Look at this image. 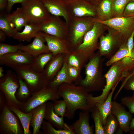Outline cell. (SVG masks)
I'll list each match as a JSON object with an SVG mask.
<instances>
[{
    "instance_id": "31",
    "label": "cell",
    "mask_w": 134,
    "mask_h": 134,
    "mask_svg": "<svg viewBox=\"0 0 134 134\" xmlns=\"http://www.w3.org/2000/svg\"><path fill=\"white\" fill-rule=\"evenodd\" d=\"M10 110L19 118L23 128L24 134H30L29 126L32 115V111L29 113H25L14 107H11Z\"/></svg>"
},
{
    "instance_id": "30",
    "label": "cell",
    "mask_w": 134,
    "mask_h": 134,
    "mask_svg": "<svg viewBox=\"0 0 134 134\" xmlns=\"http://www.w3.org/2000/svg\"><path fill=\"white\" fill-rule=\"evenodd\" d=\"M53 56L51 52L38 55L34 57L30 67L36 71L43 73L46 66Z\"/></svg>"
},
{
    "instance_id": "37",
    "label": "cell",
    "mask_w": 134,
    "mask_h": 134,
    "mask_svg": "<svg viewBox=\"0 0 134 134\" xmlns=\"http://www.w3.org/2000/svg\"><path fill=\"white\" fill-rule=\"evenodd\" d=\"M48 122L43 123V128L45 133L49 134H74L71 126L68 128L63 129H55Z\"/></svg>"
},
{
    "instance_id": "48",
    "label": "cell",
    "mask_w": 134,
    "mask_h": 134,
    "mask_svg": "<svg viewBox=\"0 0 134 134\" xmlns=\"http://www.w3.org/2000/svg\"><path fill=\"white\" fill-rule=\"evenodd\" d=\"M8 4L7 0H0V9L2 10L7 7Z\"/></svg>"
},
{
    "instance_id": "55",
    "label": "cell",
    "mask_w": 134,
    "mask_h": 134,
    "mask_svg": "<svg viewBox=\"0 0 134 134\" xmlns=\"http://www.w3.org/2000/svg\"><path fill=\"white\" fill-rule=\"evenodd\" d=\"M63 0V1H64L65 2H67V1H71L73 0Z\"/></svg>"
},
{
    "instance_id": "32",
    "label": "cell",
    "mask_w": 134,
    "mask_h": 134,
    "mask_svg": "<svg viewBox=\"0 0 134 134\" xmlns=\"http://www.w3.org/2000/svg\"><path fill=\"white\" fill-rule=\"evenodd\" d=\"M0 30L9 37L13 38L17 31L13 27L6 17L3 13L0 15Z\"/></svg>"
},
{
    "instance_id": "36",
    "label": "cell",
    "mask_w": 134,
    "mask_h": 134,
    "mask_svg": "<svg viewBox=\"0 0 134 134\" xmlns=\"http://www.w3.org/2000/svg\"><path fill=\"white\" fill-rule=\"evenodd\" d=\"M91 111L94 122L95 134H105L103 125L100 118L99 111L95 105Z\"/></svg>"
},
{
    "instance_id": "47",
    "label": "cell",
    "mask_w": 134,
    "mask_h": 134,
    "mask_svg": "<svg viewBox=\"0 0 134 134\" xmlns=\"http://www.w3.org/2000/svg\"><path fill=\"white\" fill-rule=\"evenodd\" d=\"M134 75V65L129 70L127 76L122 80V84L129 77Z\"/></svg>"
},
{
    "instance_id": "3",
    "label": "cell",
    "mask_w": 134,
    "mask_h": 134,
    "mask_svg": "<svg viewBox=\"0 0 134 134\" xmlns=\"http://www.w3.org/2000/svg\"><path fill=\"white\" fill-rule=\"evenodd\" d=\"M130 67V62L127 57L112 64L104 74L106 84L101 94L97 97H92L93 103L95 104L97 102L105 101L112 90L116 87L120 81L127 76Z\"/></svg>"
},
{
    "instance_id": "10",
    "label": "cell",
    "mask_w": 134,
    "mask_h": 134,
    "mask_svg": "<svg viewBox=\"0 0 134 134\" xmlns=\"http://www.w3.org/2000/svg\"><path fill=\"white\" fill-rule=\"evenodd\" d=\"M39 24L40 31L62 39H66L67 24L60 17L51 15Z\"/></svg>"
},
{
    "instance_id": "23",
    "label": "cell",
    "mask_w": 134,
    "mask_h": 134,
    "mask_svg": "<svg viewBox=\"0 0 134 134\" xmlns=\"http://www.w3.org/2000/svg\"><path fill=\"white\" fill-rule=\"evenodd\" d=\"M44 118L58 129L68 128L70 127L65 123L64 117H60L55 113L53 103H51L47 104Z\"/></svg>"
},
{
    "instance_id": "28",
    "label": "cell",
    "mask_w": 134,
    "mask_h": 134,
    "mask_svg": "<svg viewBox=\"0 0 134 134\" xmlns=\"http://www.w3.org/2000/svg\"><path fill=\"white\" fill-rule=\"evenodd\" d=\"M65 57L67 64L81 69L84 67L88 61L84 55L75 50L66 54Z\"/></svg>"
},
{
    "instance_id": "1",
    "label": "cell",
    "mask_w": 134,
    "mask_h": 134,
    "mask_svg": "<svg viewBox=\"0 0 134 134\" xmlns=\"http://www.w3.org/2000/svg\"><path fill=\"white\" fill-rule=\"evenodd\" d=\"M58 93L66 103L65 116L69 119L73 118L76 110L91 111L95 105L91 100L93 94L80 85L63 83L58 88Z\"/></svg>"
},
{
    "instance_id": "25",
    "label": "cell",
    "mask_w": 134,
    "mask_h": 134,
    "mask_svg": "<svg viewBox=\"0 0 134 134\" xmlns=\"http://www.w3.org/2000/svg\"><path fill=\"white\" fill-rule=\"evenodd\" d=\"M116 87H114L112 90L105 101L102 102H97L95 104L99 111L103 126L105 124L108 116L112 113V98Z\"/></svg>"
},
{
    "instance_id": "29",
    "label": "cell",
    "mask_w": 134,
    "mask_h": 134,
    "mask_svg": "<svg viewBox=\"0 0 134 134\" xmlns=\"http://www.w3.org/2000/svg\"><path fill=\"white\" fill-rule=\"evenodd\" d=\"M67 63L65 56L63 65L53 79L49 83L48 86L58 88L62 84H72L68 76L67 70Z\"/></svg>"
},
{
    "instance_id": "16",
    "label": "cell",
    "mask_w": 134,
    "mask_h": 134,
    "mask_svg": "<svg viewBox=\"0 0 134 134\" xmlns=\"http://www.w3.org/2000/svg\"><path fill=\"white\" fill-rule=\"evenodd\" d=\"M112 113L116 117L119 127L125 132L130 131V126L132 119V114L127 111L121 103L115 101H112Z\"/></svg>"
},
{
    "instance_id": "41",
    "label": "cell",
    "mask_w": 134,
    "mask_h": 134,
    "mask_svg": "<svg viewBox=\"0 0 134 134\" xmlns=\"http://www.w3.org/2000/svg\"><path fill=\"white\" fill-rule=\"evenodd\" d=\"M121 104L128 109L132 114L134 113V92L131 96H125L121 99Z\"/></svg>"
},
{
    "instance_id": "49",
    "label": "cell",
    "mask_w": 134,
    "mask_h": 134,
    "mask_svg": "<svg viewBox=\"0 0 134 134\" xmlns=\"http://www.w3.org/2000/svg\"><path fill=\"white\" fill-rule=\"evenodd\" d=\"M6 34L3 31L0 30V41L1 42L4 41L6 39Z\"/></svg>"
},
{
    "instance_id": "18",
    "label": "cell",
    "mask_w": 134,
    "mask_h": 134,
    "mask_svg": "<svg viewBox=\"0 0 134 134\" xmlns=\"http://www.w3.org/2000/svg\"><path fill=\"white\" fill-rule=\"evenodd\" d=\"M33 42L26 45H20V50L25 52L34 57L43 53L51 52L47 46L45 44L46 41L41 34L34 38Z\"/></svg>"
},
{
    "instance_id": "22",
    "label": "cell",
    "mask_w": 134,
    "mask_h": 134,
    "mask_svg": "<svg viewBox=\"0 0 134 134\" xmlns=\"http://www.w3.org/2000/svg\"><path fill=\"white\" fill-rule=\"evenodd\" d=\"M41 32L39 23H30L24 27L22 31L17 32L13 38L20 41L30 42L40 35Z\"/></svg>"
},
{
    "instance_id": "51",
    "label": "cell",
    "mask_w": 134,
    "mask_h": 134,
    "mask_svg": "<svg viewBox=\"0 0 134 134\" xmlns=\"http://www.w3.org/2000/svg\"><path fill=\"white\" fill-rule=\"evenodd\" d=\"M130 130H134V118L132 119L131 121L130 124Z\"/></svg>"
},
{
    "instance_id": "56",
    "label": "cell",
    "mask_w": 134,
    "mask_h": 134,
    "mask_svg": "<svg viewBox=\"0 0 134 134\" xmlns=\"http://www.w3.org/2000/svg\"><path fill=\"white\" fill-rule=\"evenodd\" d=\"M130 1H134V0H130Z\"/></svg>"
},
{
    "instance_id": "21",
    "label": "cell",
    "mask_w": 134,
    "mask_h": 134,
    "mask_svg": "<svg viewBox=\"0 0 134 134\" xmlns=\"http://www.w3.org/2000/svg\"><path fill=\"white\" fill-rule=\"evenodd\" d=\"M0 122L2 128L6 132L14 134L19 133L20 129L17 120L7 107H5L3 110Z\"/></svg>"
},
{
    "instance_id": "9",
    "label": "cell",
    "mask_w": 134,
    "mask_h": 134,
    "mask_svg": "<svg viewBox=\"0 0 134 134\" xmlns=\"http://www.w3.org/2000/svg\"><path fill=\"white\" fill-rule=\"evenodd\" d=\"M99 20L107 27L116 31L123 44L127 43L128 39L134 31V17H118L105 21Z\"/></svg>"
},
{
    "instance_id": "45",
    "label": "cell",
    "mask_w": 134,
    "mask_h": 134,
    "mask_svg": "<svg viewBox=\"0 0 134 134\" xmlns=\"http://www.w3.org/2000/svg\"><path fill=\"white\" fill-rule=\"evenodd\" d=\"M134 31L128 39L127 43L129 52L128 56H134V52L133 51L134 44Z\"/></svg>"
},
{
    "instance_id": "39",
    "label": "cell",
    "mask_w": 134,
    "mask_h": 134,
    "mask_svg": "<svg viewBox=\"0 0 134 134\" xmlns=\"http://www.w3.org/2000/svg\"><path fill=\"white\" fill-rule=\"evenodd\" d=\"M53 105L54 112L57 115L61 117L65 116L67 106L64 100L54 101Z\"/></svg>"
},
{
    "instance_id": "8",
    "label": "cell",
    "mask_w": 134,
    "mask_h": 134,
    "mask_svg": "<svg viewBox=\"0 0 134 134\" xmlns=\"http://www.w3.org/2000/svg\"><path fill=\"white\" fill-rule=\"evenodd\" d=\"M22 5L21 10L29 24L39 23L51 15L41 0H28Z\"/></svg>"
},
{
    "instance_id": "38",
    "label": "cell",
    "mask_w": 134,
    "mask_h": 134,
    "mask_svg": "<svg viewBox=\"0 0 134 134\" xmlns=\"http://www.w3.org/2000/svg\"><path fill=\"white\" fill-rule=\"evenodd\" d=\"M81 69L67 64V70L69 77L72 83L78 84L82 79L81 75Z\"/></svg>"
},
{
    "instance_id": "5",
    "label": "cell",
    "mask_w": 134,
    "mask_h": 134,
    "mask_svg": "<svg viewBox=\"0 0 134 134\" xmlns=\"http://www.w3.org/2000/svg\"><path fill=\"white\" fill-rule=\"evenodd\" d=\"M107 27L97 19L92 28L85 35L82 43L74 50L89 60L98 49L99 39L107 30Z\"/></svg>"
},
{
    "instance_id": "6",
    "label": "cell",
    "mask_w": 134,
    "mask_h": 134,
    "mask_svg": "<svg viewBox=\"0 0 134 134\" xmlns=\"http://www.w3.org/2000/svg\"><path fill=\"white\" fill-rule=\"evenodd\" d=\"M19 79L24 80L30 90L35 92L48 86L49 82L43 73L36 71L30 66H27L14 69Z\"/></svg>"
},
{
    "instance_id": "33",
    "label": "cell",
    "mask_w": 134,
    "mask_h": 134,
    "mask_svg": "<svg viewBox=\"0 0 134 134\" xmlns=\"http://www.w3.org/2000/svg\"><path fill=\"white\" fill-rule=\"evenodd\" d=\"M127 43L121 45L116 53L106 62V66H110L114 63L129 56V52Z\"/></svg>"
},
{
    "instance_id": "53",
    "label": "cell",
    "mask_w": 134,
    "mask_h": 134,
    "mask_svg": "<svg viewBox=\"0 0 134 134\" xmlns=\"http://www.w3.org/2000/svg\"><path fill=\"white\" fill-rule=\"evenodd\" d=\"M117 132V134H122L123 132V131L119 127V129L118 130Z\"/></svg>"
},
{
    "instance_id": "2",
    "label": "cell",
    "mask_w": 134,
    "mask_h": 134,
    "mask_svg": "<svg viewBox=\"0 0 134 134\" xmlns=\"http://www.w3.org/2000/svg\"><path fill=\"white\" fill-rule=\"evenodd\" d=\"M102 57L98 51L90 58L84 67L85 77L78 84L89 93L102 91L105 85V78L103 74L104 58Z\"/></svg>"
},
{
    "instance_id": "4",
    "label": "cell",
    "mask_w": 134,
    "mask_h": 134,
    "mask_svg": "<svg viewBox=\"0 0 134 134\" xmlns=\"http://www.w3.org/2000/svg\"><path fill=\"white\" fill-rule=\"evenodd\" d=\"M97 19L92 17H72L67 23L66 40L72 50H74L82 42L86 33L93 27Z\"/></svg>"
},
{
    "instance_id": "57",
    "label": "cell",
    "mask_w": 134,
    "mask_h": 134,
    "mask_svg": "<svg viewBox=\"0 0 134 134\" xmlns=\"http://www.w3.org/2000/svg\"><path fill=\"white\" fill-rule=\"evenodd\" d=\"M133 49H134V46Z\"/></svg>"
},
{
    "instance_id": "35",
    "label": "cell",
    "mask_w": 134,
    "mask_h": 134,
    "mask_svg": "<svg viewBox=\"0 0 134 134\" xmlns=\"http://www.w3.org/2000/svg\"><path fill=\"white\" fill-rule=\"evenodd\" d=\"M119 127L116 117L112 114H111L107 118L106 123L103 126L105 134H114Z\"/></svg>"
},
{
    "instance_id": "43",
    "label": "cell",
    "mask_w": 134,
    "mask_h": 134,
    "mask_svg": "<svg viewBox=\"0 0 134 134\" xmlns=\"http://www.w3.org/2000/svg\"><path fill=\"white\" fill-rule=\"evenodd\" d=\"M124 88L125 89L134 91V75L127 79L122 84L119 90L114 98L115 99L122 89Z\"/></svg>"
},
{
    "instance_id": "20",
    "label": "cell",
    "mask_w": 134,
    "mask_h": 134,
    "mask_svg": "<svg viewBox=\"0 0 134 134\" xmlns=\"http://www.w3.org/2000/svg\"><path fill=\"white\" fill-rule=\"evenodd\" d=\"M89 112H80L78 119L71 126L74 134H93L94 130L92 126H90L89 121Z\"/></svg>"
},
{
    "instance_id": "11",
    "label": "cell",
    "mask_w": 134,
    "mask_h": 134,
    "mask_svg": "<svg viewBox=\"0 0 134 134\" xmlns=\"http://www.w3.org/2000/svg\"><path fill=\"white\" fill-rule=\"evenodd\" d=\"M58 88L48 85L35 92L25 104L24 109L25 112H29L48 100L54 101L57 100L60 97L58 94Z\"/></svg>"
},
{
    "instance_id": "19",
    "label": "cell",
    "mask_w": 134,
    "mask_h": 134,
    "mask_svg": "<svg viewBox=\"0 0 134 134\" xmlns=\"http://www.w3.org/2000/svg\"><path fill=\"white\" fill-rule=\"evenodd\" d=\"M66 54L60 53L54 56L45 67L43 73L49 83L61 69Z\"/></svg>"
},
{
    "instance_id": "15",
    "label": "cell",
    "mask_w": 134,
    "mask_h": 134,
    "mask_svg": "<svg viewBox=\"0 0 134 134\" xmlns=\"http://www.w3.org/2000/svg\"><path fill=\"white\" fill-rule=\"evenodd\" d=\"M47 45L54 56L63 53L67 54L72 50L66 39L50 35L41 32Z\"/></svg>"
},
{
    "instance_id": "14",
    "label": "cell",
    "mask_w": 134,
    "mask_h": 134,
    "mask_svg": "<svg viewBox=\"0 0 134 134\" xmlns=\"http://www.w3.org/2000/svg\"><path fill=\"white\" fill-rule=\"evenodd\" d=\"M3 77L0 82L1 89L12 101L18 103L19 102L16 97L15 94L19 85V82L15 73L11 70H8Z\"/></svg>"
},
{
    "instance_id": "24",
    "label": "cell",
    "mask_w": 134,
    "mask_h": 134,
    "mask_svg": "<svg viewBox=\"0 0 134 134\" xmlns=\"http://www.w3.org/2000/svg\"><path fill=\"white\" fill-rule=\"evenodd\" d=\"M47 104L46 102L33 109L30 124L33 128V134H37L44 118Z\"/></svg>"
},
{
    "instance_id": "13",
    "label": "cell",
    "mask_w": 134,
    "mask_h": 134,
    "mask_svg": "<svg viewBox=\"0 0 134 134\" xmlns=\"http://www.w3.org/2000/svg\"><path fill=\"white\" fill-rule=\"evenodd\" d=\"M72 17H92L96 18V6L85 0H73L65 2Z\"/></svg>"
},
{
    "instance_id": "17",
    "label": "cell",
    "mask_w": 134,
    "mask_h": 134,
    "mask_svg": "<svg viewBox=\"0 0 134 134\" xmlns=\"http://www.w3.org/2000/svg\"><path fill=\"white\" fill-rule=\"evenodd\" d=\"M51 15L63 17L67 23L72 17L70 14L65 1L62 0H41Z\"/></svg>"
},
{
    "instance_id": "12",
    "label": "cell",
    "mask_w": 134,
    "mask_h": 134,
    "mask_svg": "<svg viewBox=\"0 0 134 134\" xmlns=\"http://www.w3.org/2000/svg\"><path fill=\"white\" fill-rule=\"evenodd\" d=\"M34 57L20 50L0 57V65L11 67L13 69L27 66H30Z\"/></svg>"
},
{
    "instance_id": "40",
    "label": "cell",
    "mask_w": 134,
    "mask_h": 134,
    "mask_svg": "<svg viewBox=\"0 0 134 134\" xmlns=\"http://www.w3.org/2000/svg\"><path fill=\"white\" fill-rule=\"evenodd\" d=\"M20 45H12L0 42V57L7 54L16 52L20 49Z\"/></svg>"
},
{
    "instance_id": "46",
    "label": "cell",
    "mask_w": 134,
    "mask_h": 134,
    "mask_svg": "<svg viewBox=\"0 0 134 134\" xmlns=\"http://www.w3.org/2000/svg\"><path fill=\"white\" fill-rule=\"evenodd\" d=\"M28 0H7L8 4L6 7L7 12H10L13 6L15 4L19 3L22 5L25 3Z\"/></svg>"
},
{
    "instance_id": "54",
    "label": "cell",
    "mask_w": 134,
    "mask_h": 134,
    "mask_svg": "<svg viewBox=\"0 0 134 134\" xmlns=\"http://www.w3.org/2000/svg\"><path fill=\"white\" fill-rule=\"evenodd\" d=\"M129 132L130 134H134V130H131Z\"/></svg>"
},
{
    "instance_id": "42",
    "label": "cell",
    "mask_w": 134,
    "mask_h": 134,
    "mask_svg": "<svg viewBox=\"0 0 134 134\" xmlns=\"http://www.w3.org/2000/svg\"><path fill=\"white\" fill-rule=\"evenodd\" d=\"M19 88L18 94L21 97L25 98L29 94L30 89L26 83L22 80L19 79Z\"/></svg>"
},
{
    "instance_id": "44",
    "label": "cell",
    "mask_w": 134,
    "mask_h": 134,
    "mask_svg": "<svg viewBox=\"0 0 134 134\" xmlns=\"http://www.w3.org/2000/svg\"><path fill=\"white\" fill-rule=\"evenodd\" d=\"M122 17H134V1H130L128 2L125 7Z\"/></svg>"
},
{
    "instance_id": "26",
    "label": "cell",
    "mask_w": 134,
    "mask_h": 134,
    "mask_svg": "<svg viewBox=\"0 0 134 134\" xmlns=\"http://www.w3.org/2000/svg\"><path fill=\"white\" fill-rule=\"evenodd\" d=\"M7 19L12 27L17 32L29 24L28 21L21 8L18 7L12 13L6 15Z\"/></svg>"
},
{
    "instance_id": "7",
    "label": "cell",
    "mask_w": 134,
    "mask_h": 134,
    "mask_svg": "<svg viewBox=\"0 0 134 134\" xmlns=\"http://www.w3.org/2000/svg\"><path fill=\"white\" fill-rule=\"evenodd\" d=\"M107 28L108 33L102 35L100 38L98 52L102 56L109 59L123 44L117 32L112 29Z\"/></svg>"
},
{
    "instance_id": "34",
    "label": "cell",
    "mask_w": 134,
    "mask_h": 134,
    "mask_svg": "<svg viewBox=\"0 0 134 134\" xmlns=\"http://www.w3.org/2000/svg\"><path fill=\"white\" fill-rule=\"evenodd\" d=\"M130 0H112V17H122L125 7Z\"/></svg>"
},
{
    "instance_id": "52",
    "label": "cell",
    "mask_w": 134,
    "mask_h": 134,
    "mask_svg": "<svg viewBox=\"0 0 134 134\" xmlns=\"http://www.w3.org/2000/svg\"><path fill=\"white\" fill-rule=\"evenodd\" d=\"M4 76V70L2 67H0V78H1Z\"/></svg>"
},
{
    "instance_id": "27",
    "label": "cell",
    "mask_w": 134,
    "mask_h": 134,
    "mask_svg": "<svg viewBox=\"0 0 134 134\" xmlns=\"http://www.w3.org/2000/svg\"><path fill=\"white\" fill-rule=\"evenodd\" d=\"M112 17V0H102L96 7V18L105 21Z\"/></svg>"
},
{
    "instance_id": "50",
    "label": "cell",
    "mask_w": 134,
    "mask_h": 134,
    "mask_svg": "<svg viewBox=\"0 0 134 134\" xmlns=\"http://www.w3.org/2000/svg\"><path fill=\"white\" fill-rule=\"evenodd\" d=\"M96 7L99 4L102 0H85Z\"/></svg>"
}]
</instances>
